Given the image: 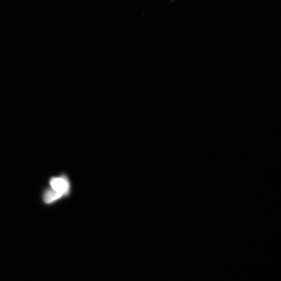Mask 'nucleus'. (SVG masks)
Wrapping results in <instances>:
<instances>
[{
	"instance_id": "obj_1",
	"label": "nucleus",
	"mask_w": 281,
	"mask_h": 281,
	"mask_svg": "<svg viewBox=\"0 0 281 281\" xmlns=\"http://www.w3.org/2000/svg\"><path fill=\"white\" fill-rule=\"evenodd\" d=\"M51 189L63 197L68 196L71 192V184L68 178L65 174L53 177L50 180Z\"/></svg>"
},
{
	"instance_id": "obj_2",
	"label": "nucleus",
	"mask_w": 281,
	"mask_h": 281,
	"mask_svg": "<svg viewBox=\"0 0 281 281\" xmlns=\"http://www.w3.org/2000/svg\"><path fill=\"white\" fill-rule=\"evenodd\" d=\"M62 198L63 197L61 195L51 189L45 191L43 200L46 204H49L55 202Z\"/></svg>"
}]
</instances>
